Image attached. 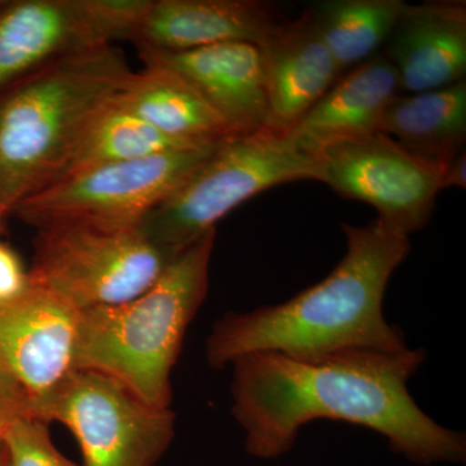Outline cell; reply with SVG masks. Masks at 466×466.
Masks as SVG:
<instances>
[{
	"label": "cell",
	"mask_w": 466,
	"mask_h": 466,
	"mask_svg": "<svg viewBox=\"0 0 466 466\" xmlns=\"http://www.w3.org/2000/svg\"><path fill=\"white\" fill-rule=\"evenodd\" d=\"M35 419L66 426L84 466H155L174 438L170 408L150 406L91 370L70 372L36 407Z\"/></svg>",
	"instance_id": "obj_8"
},
{
	"label": "cell",
	"mask_w": 466,
	"mask_h": 466,
	"mask_svg": "<svg viewBox=\"0 0 466 466\" xmlns=\"http://www.w3.org/2000/svg\"><path fill=\"white\" fill-rule=\"evenodd\" d=\"M0 466H8L7 456H5V451H0Z\"/></svg>",
	"instance_id": "obj_26"
},
{
	"label": "cell",
	"mask_w": 466,
	"mask_h": 466,
	"mask_svg": "<svg viewBox=\"0 0 466 466\" xmlns=\"http://www.w3.org/2000/svg\"><path fill=\"white\" fill-rule=\"evenodd\" d=\"M0 451H2V434H0Z\"/></svg>",
	"instance_id": "obj_27"
},
{
	"label": "cell",
	"mask_w": 466,
	"mask_h": 466,
	"mask_svg": "<svg viewBox=\"0 0 466 466\" xmlns=\"http://www.w3.org/2000/svg\"><path fill=\"white\" fill-rule=\"evenodd\" d=\"M318 182L351 200L372 205L394 231L410 236L433 216L447 167L413 155L376 133L317 153Z\"/></svg>",
	"instance_id": "obj_9"
},
{
	"label": "cell",
	"mask_w": 466,
	"mask_h": 466,
	"mask_svg": "<svg viewBox=\"0 0 466 466\" xmlns=\"http://www.w3.org/2000/svg\"><path fill=\"white\" fill-rule=\"evenodd\" d=\"M188 148L200 147L188 146L167 137L139 116L116 106L115 101L86 131L72 158L67 162L66 170L57 180L86 168L134 161Z\"/></svg>",
	"instance_id": "obj_20"
},
{
	"label": "cell",
	"mask_w": 466,
	"mask_h": 466,
	"mask_svg": "<svg viewBox=\"0 0 466 466\" xmlns=\"http://www.w3.org/2000/svg\"><path fill=\"white\" fill-rule=\"evenodd\" d=\"M379 133L434 164H451L466 142V79L437 90L398 95L383 113Z\"/></svg>",
	"instance_id": "obj_18"
},
{
	"label": "cell",
	"mask_w": 466,
	"mask_h": 466,
	"mask_svg": "<svg viewBox=\"0 0 466 466\" xmlns=\"http://www.w3.org/2000/svg\"><path fill=\"white\" fill-rule=\"evenodd\" d=\"M110 45L87 0H5L0 5V96L67 55Z\"/></svg>",
	"instance_id": "obj_12"
},
{
	"label": "cell",
	"mask_w": 466,
	"mask_h": 466,
	"mask_svg": "<svg viewBox=\"0 0 466 466\" xmlns=\"http://www.w3.org/2000/svg\"><path fill=\"white\" fill-rule=\"evenodd\" d=\"M451 187H458V188L465 189L466 187V152L461 153L453 159L451 164L447 165L444 170L443 177H441V191L451 188Z\"/></svg>",
	"instance_id": "obj_24"
},
{
	"label": "cell",
	"mask_w": 466,
	"mask_h": 466,
	"mask_svg": "<svg viewBox=\"0 0 466 466\" xmlns=\"http://www.w3.org/2000/svg\"><path fill=\"white\" fill-rule=\"evenodd\" d=\"M397 69L376 55L343 73L288 137L300 149L320 152L379 133L383 113L400 95Z\"/></svg>",
	"instance_id": "obj_16"
},
{
	"label": "cell",
	"mask_w": 466,
	"mask_h": 466,
	"mask_svg": "<svg viewBox=\"0 0 466 466\" xmlns=\"http://www.w3.org/2000/svg\"><path fill=\"white\" fill-rule=\"evenodd\" d=\"M78 320V309L35 285L0 306V376L25 392L34 417L36 407L76 370Z\"/></svg>",
	"instance_id": "obj_10"
},
{
	"label": "cell",
	"mask_w": 466,
	"mask_h": 466,
	"mask_svg": "<svg viewBox=\"0 0 466 466\" xmlns=\"http://www.w3.org/2000/svg\"><path fill=\"white\" fill-rule=\"evenodd\" d=\"M287 21L263 0H152L133 43L165 52L231 42L260 46Z\"/></svg>",
	"instance_id": "obj_13"
},
{
	"label": "cell",
	"mask_w": 466,
	"mask_h": 466,
	"mask_svg": "<svg viewBox=\"0 0 466 466\" xmlns=\"http://www.w3.org/2000/svg\"><path fill=\"white\" fill-rule=\"evenodd\" d=\"M47 425L34 417H23L2 431L8 466H78L56 449Z\"/></svg>",
	"instance_id": "obj_21"
},
{
	"label": "cell",
	"mask_w": 466,
	"mask_h": 466,
	"mask_svg": "<svg viewBox=\"0 0 466 466\" xmlns=\"http://www.w3.org/2000/svg\"><path fill=\"white\" fill-rule=\"evenodd\" d=\"M424 349L351 350L299 360L259 352L233 361L232 415L253 458L289 452L300 428L327 419L383 435L394 452L420 465L464 464L465 435L444 428L417 406L407 383L424 363Z\"/></svg>",
	"instance_id": "obj_1"
},
{
	"label": "cell",
	"mask_w": 466,
	"mask_h": 466,
	"mask_svg": "<svg viewBox=\"0 0 466 466\" xmlns=\"http://www.w3.org/2000/svg\"><path fill=\"white\" fill-rule=\"evenodd\" d=\"M385 46L400 91L417 94L464 81L465 2L406 3Z\"/></svg>",
	"instance_id": "obj_15"
},
{
	"label": "cell",
	"mask_w": 466,
	"mask_h": 466,
	"mask_svg": "<svg viewBox=\"0 0 466 466\" xmlns=\"http://www.w3.org/2000/svg\"><path fill=\"white\" fill-rule=\"evenodd\" d=\"M171 259L139 228L50 226L38 229L29 274L33 285L81 312L137 299Z\"/></svg>",
	"instance_id": "obj_6"
},
{
	"label": "cell",
	"mask_w": 466,
	"mask_h": 466,
	"mask_svg": "<svg viewBox=\"0 0 466 466\" xmlns=\"http://www.w3.org/2000/svg\"><path fill=\"white\" fill-rule=\"evenodd\" d=\"M7 218V213H5V207H3L2 196H0V231H2L3 225H5Z\"/></svg>",
	"instance_id": "obj_25"
},
{
	"label": "cell",
	"mask_w": 466,
	"mask_h": 466,
	"mask_svg": "<svg viewBox=\"0 0 466 466\" xmlns=\"http://www.w3.org/2000/svg\"><path fill=\"white\" fill-rule=\"evenodd\" d=\"M137 51L144 64L167 67L186 79L236 134L267 130L268 101L258 46L231 42L183 52Z\"/></svg>",
	"instance_id": "obj_11"
},
{
	"label": "cell",
	"mask_w": 466,
	"mask_h": 466,
	"mask_svg": "<svg viewBox=\"0 0 466 466\" xmlns=\"http://www.w3.org/2000/svg\"><path fill=\"white\" fill-rule=\"evenodd\" d=\"M23 417H34L32 401L16 383L0 376V434L11 422Z\"/></svg>",
	"instance_id": "obj_23"
},
{
	"label": "cell",
	"mask_w": 466,
	"mask_h": 466,
	"mask_svg": "<svg viewBox=\"0 0 466 466\" xmlns=\"http://www.w3.org/2000/svg\"><path fill=\"white\" fill-rule=\"evenodd\" d=\"M3 2H5V0H0V5H3Z\"/></svg>",
	"instance_id": "obj_28"
},
{
	"label": "cell",
	"mask_w": 466,
	"mask_h": 466,
	"mask_svg": "<svg viewBox=\"0 0 466 466\" xmlns=\"http://www.w3.org/2000/svg\"><path fill=\"white\" fill-rule=\"evenodd\" d=\"M133 70L115 45L52 61L0 96V196L14 208L56 182Z\"/></svg>",
	"instance_id": "obj_3"
},
{
	"label": "cell",
	"mask_w": 466,
	"mask_h": 466,
	"mask_svg": "<svg viewBox=\"0 0 466 466\" xmlns=\"http://www.w3.org/2000/svg\"><path fill=\"white\" fill-rule=\"evenodd\" d=\"M219 144L86 168L33 193L12 216L36 229L61 225L109 231L139 228Z\"/></svg>",
	"instance_id": "obj_7"
},
{
	"label": "cell",
	"mask_w": 466,
	"mask_h": 466,
	"mask_svg": "<svg viewBox=\"0 0 466 466\" xmlns=\"http://www.w3.org/2000/svg\"><path fill=\"white\" fill-rule=\"evenodd\" d=\"M116 104L188 146H213L238 137L186 79L155 64H144L142 72H133Z\"/></svg>",
	"instance_id": "obj_17"
},
{
	"label": "cell",
	"mask_w": 466,
	"mask_h": 466,
	"mask_svg": "<svg viewBox=\"0 0 466 466\" xmlns=\"http://www.w3.org/2000/svg\"><path fill=\"white\" fill-rule=\"evenodd\" d=\"M342 229L348 250L320 283L281 305L231 312L214 324L207 342L211 368L259 352L321 360L351 350L407 349L400 328L383 317L382 302L392 272L410 254V236L380 219L363 227L342 223Z\"/></svg>",
	"instance_id": "obj_2"
},
{
	"label": "cell",
	"mask_w": 466,
	"mask_h": 466,
	"mask_svg": "<svg viewBox=\"0 0 466 466\" xmlns=\"http://www.w3.org/2000/svg\"><path fill=\"white\" fill-rule=\"evenodd\" d=\"M214 240L211 231L193 242L137 299L79 312L76 370L109 377L150 406L170 408L171 372L207 299Z\"/></svg>",
	"instance_id": "obj_4"
},
{
	"label": "cell",
	"mask_w": 466,
	"mask_h": 466,
	"mask_svg": "<svg viewBox=\"0 0 466 466\" xmlns=\"http://www.w3.org/2000/svg\"><path fill=\"white\" fill-rule=\"evenodd\" d=\"M29 268L5 242L0 241V306L14 302L32 288Z\"/></svg>",
	"instance_id": "obj_22"
},
{
	"label": "cell",
	"mask_w": 466,
	"mask_h": 466,
	"mask_svg": "<svg viewBox=\"0 0 466 466\" xmlns=\"http://www.w3.org/2000/svg\"><path fill=\"white\" fill-rule=\"evenodd\" d=\"M265 69L267 130L289 135L342 76L308 11L258 46Z\"/></svg>",
	"instance_id": "obj_14"
},
{
	"label": "cell",
	"mask_w": 466,
	"mask_h": 466,
	"mask_svg": "<svg viewBox=\"0 0 466 466\" xmlns=\"http://www.w3.org/2000/svg\"><path fill=\"white\" fill-rule=\"evenodd\" d=\"M404 5L403 0H323L308 12L343 75L376 56Z\"/></svg>",
	"instance_id": "obj_19"
},
{
	"label": "cell",
	"mask_w": 466,
	"mask_h": 466,
	"mask_svg": "<svg viewBox=\"0 0 466 466\" xmlns=\"http://www.w3.org/2000/svg\"><path fill=\"white\" fill-rule=\"evenodd\" d=\"M318 177V155L300 149L288 135L268 130L238 135L193 168L139 229L174 258L260 192Z\"/></svg>",
	"instance_id": "obj_5"
}]
</instances>
